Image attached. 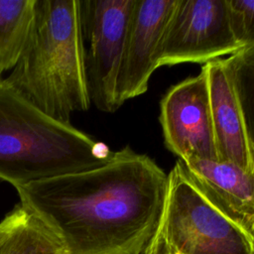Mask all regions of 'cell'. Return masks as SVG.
<instances>
[{
  "label": "cell",
  "mask_w": 254,
  "mask_h": 254,
  "mask_svg": "<svg viewBox=\"0 0 254 254\" xmlns=\"http://www.w3.org/2000/svg\"><path fill=\"white\" fill-rule=\"evenodd\" d=\"M167 149L180 161L218 160L204 68L171 86L160 102Z\"/></svg>",
  "instance_id": "obj_7"
},
{
  "label": "cell",
  "mask_w": 254,
  "mask_h": 254,
  "mask_svg": "<svg viewBox=\"0 0 254 254\" xmlns=\"http://www.w3.org/2000/svg\"><path fill=\"white\" fill-rule=\"evenodd\" d=\"M0 254H67L59 237L18 203L0 221Z\"/></svg>",
  "instance_id": "obj_11"
},
{
  "label": "cell",
  "mask_w": 254,
  "mask_h": 254,
  "mask_svg": "<svg viewBox=\"0 0 254 254\" xmlns=\"http://www.w3.org/2000/svg\"><path fill=\"white\" fill-rule=\"evenodd\" d=\"M114 155L44 113L0 77V180L14 188L99 168Z\"/></svg>",
  "instance_id": "obj_3"
},
{
  "label": "cell",
  "mask_w": 254,
  "mask_h": 254,
  "mask_svg": "<svg viewBox=\"0 0 254 254\" xmlns=\"http://www.w3.org/2000/svg\"><path fill=\"white\" fill-rule=\"evenodd\" d=\"M5 80L62 122L89 108L79 0H36L26 43Z\"/></svg>",
  "instance_id": "obj_2"
},
{
  "label": "cell",
  "mask_w": 254,
  "mask_h": 254,
  "mask_svg": "<svg viewBox=\"0 0 254 254\" xmlns=\"http://www.w3.org/2000/svg\"><path fill=\"white\" fill-rule=\"evenodd\" d=\"M232 31L241 48L254 45V0H227Z\"/></svg>",
  "instance_id": "obj_14"
},
{
  "label": "cell",
  "mask_w": 254,
  "mask_h": 254,
  "mask_svg": "<svg viewBox=\"0 0 254 254\" xmlns=\"http://www.w3.org/2000/svg\"><path fill=\"white\" fill-rule=\"evenodd\" d=\"M180 163L190 179L218 209L254 235L252 172L230 161L191 159Z\"/></svg>",
  "instance_id": "obj_10"
},
{
  "label": "cell",
  "mask_w": 254,
  "mask_h": 254,
  "mask_svg": "<svg viewBox=\"0 0 254 254\" xmlns=\"http://www.w3.org/2000/svg\"><path fill=\"white\" fill-rule=\"evenodd\" d=\"M168 175L129 146L105 165L16 187L20 203L67 254H142L166 202Z\"/></svg>",
  "instance_id": "obj_1"
},
{
  "label": "cell",
  "mask_w": 254,
  "mask_h": 254,
  "mask_svg": "<svg viewBox=\"0 0 254 254\" xmlns=\"http://www.w3.org/2000/svg\"><path fill=\"white\" fill-rule=\"evenodd\" d=\"M36 0H0V75L12 69L24 48Z\"/></svg>",
  "instance_id": "obj_12"
},
{
  "label": "cell",
  "mask_w": 254,
  "mask_h": 254,
  "mask_svg": "<svg viewBox=\"0 0 254 254\" xmlns=\"http://www.w3.org/2000/svg\"><path fill=\"white\" fill-rule=\"evenodd\" d=\"M135 0H79L90 103L103 112L118 107L115 83Z\"/></svg>",
  "instance_id": "obj_6"
},
{
  "label": "cell",
  "mask_w": 254,
  "mask_h": 254,
  "mask_svg": "<svg viewBox=\"0 0 254 254\" xmlns=\"http://www.w3.org/2000/svg\"><path fill=\"white\" fill-rule=\"evenodd\" d=\"M159 224L142 254H254V235L218 209L177 160Z\"/></svg>",
  "instance_id": "obj_4"
},
{
  "label": "cell",
  "mask_w": 254,
  "mask_h": 254,
  "mask_svg": "<svg viewBox=\"0 0 254 254\" xmlns=\"http://www.w3.org/2000/svg\"><path fill=\"white\" fill-rule=\"evenodd\" d=\"M227 0H176L158 52L157 65L206 64L240 50Z\"/></svg>",
  "instance_id": "obj_5"
},
{
  "label": "cell",
  "mask_w": 254,
  "mask_h": 254,
  "mask_svg": "<svg viewBox=\"0 0 254 254\" xmlns=\"http://www.w3.org/2000/svg\"><path fill=\"white\" fill-rule=\"evenodd\" d=\"M253 176H254V168H253Z\"/></svg>",
  "instance_id": "obj_15"
},
{
  "label": "cell",
  "mask_w": 254,
  "mask_h": 254,
  "mask_svg": "<svg viewBox=\"0 0 254 254\" xmlns=\"http://www.w3.org/2000/svg\"><path fill=\"white\" fill-rule=\"evenodd\" d=\"M176 0H135L115 83L117 107L148 90L157 52Z\"/></svg>",
  "instance_id": "obj_8"
},
{
  "label": "cell",
  "mask_w": 254,
  "mask_h": 254,
  "mask_svg": "<svg viewBox=\"0 0 254 254\" xmlns=\"http://www.w3.org/2000/svg\"><path fill=\"white\" fill-rule=\"evenodd\" d=\"M206 72L217 158L253 173L254 149L224 59L202 65Z\"/></svg>",
  "instance_id": "obj_9"
},
{
  "label": "cell",
  "mask_w": 254,
  "mask_h": 254,
  "mask_svg": "<svg viewBox=\"0 0 254 254\" xmlns=\"http://www.w3.org/2000/svg\"><path fill=\"white\" fill-rule=\"evenodd\" d=\"M224 62L254 149V45L241 48Z\"/></svg>",
  "instance_id": "obj_13"
}]
</instances>
